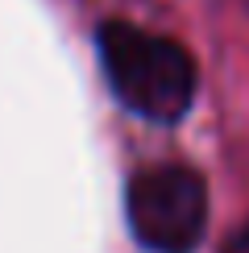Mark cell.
<instances>
[{"label":"cell","mask_w":249,"mask_h":253,"mask_svg":"<svg viewBox=\"0 0 249 253\" xmlns=\"http://www.w3.org/2000/svg\"><path fill=\"white\" fill-rule=\"evenodd\" d=\"M96 54L112 96L133 117L170 125L195 100V62L174 38L150 34L129 21H104L96 29Z\"/></svg>","instance_id":"6da1fadb"},{"label":"cell","mask_w":249,"mask_h":253,"mask_svg":"<svg viewBox=\"0 0 249 253\" xmlns=\"http://www.w3.org/2000/svg\"><path fill=\"white\" fill-rule=\"evenodd\" d=\"M124 216L150 253H187L208 224V187L187 166H150L124 191Z\"/></svg>","instance_id":"7a4b0ae2"},{"label":"cell","mask_w":249,"mask_h":253,"mask_svg":"<svg viewBox=\"0 0 249 253\" xmlns=\"http://www.w3.org/2000/svg\"><path fill=\"white\" fill-rule=\"evenodd\" d=\"M224 253H249V224H245L233 241H228V249H224Z\"/></svg>","instance_id":"3957f363"}]
</instances>
